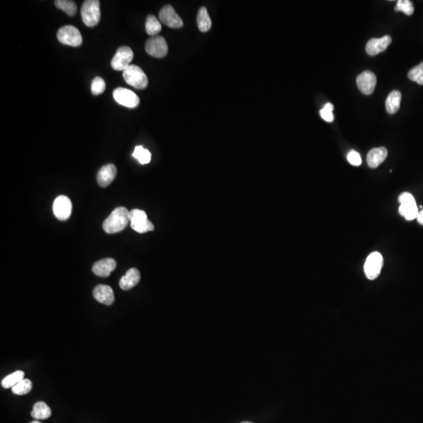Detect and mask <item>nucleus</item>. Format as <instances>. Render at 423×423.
<instances>
[{
  "label": "nucleus",
  "instance_id": "20",
  "mask_svg": "<svg viewBox=\"0 0 423 423\" xmlns=\"http://www.w3.org/2000/svg\"><path fill=\"white\" fill-rule=\"evenodd\" d=\"M402 102V93L398 91H393L389 94L386 101V107L387 113L390 115L397 113Z\"/></svg>",
  "mask_w": 423,
  "mask_h": 423
},
{
  "label": "nucleus",
  "instance_id": "11",
  "mask_svg": "<svg viewBox=\"0 0 423 423\" xmlns=\"http://www.w3.org/2000/svg\"><path fill=\"white\" fill-rule=\"evenodd\" d=\"M161 22L171 29H181L184 26L181 17L170 5L165 6L159 12Z\"/></svg>",
  "mask_w": 423,
  "mask_h": 423
},
{
  "label": "nucleus",
  "instance_id": "10",
  "mask_svg": "<svg viewBox=\"0 0 423 423\" xmlns=\"http://www.w3.org/2000/svg\"><path fill=\"white\" fill-rule=\"evenodd\" d=\"M113 97L118 104L129 108H135L140 104L138 96L130 90L119 87L113 92Z\"/></svg>",
  "mask_w": 423,
  "mask_h": 423
},
{
  "label": "nucleus",
  "instance_id": "8",
  "mask_svg": "<svg viewBox=\"0 0 423 423\" xmlns=\"http://www.w3.org/2000/svg\"><path fill=\"white\" fill-rule=\"evenodd\" d=\"M132 59L133 52L132 50L129 47H121L116 51L110 64L114 70L124 72L130 65Z\"/></svg>",
  "mask_w": 423,
  "mask_h": 423
},
{
  "label": "nucleus",
  "instance_id": "1",
  "mask_svg": "<svg viewBox=\"0 0 423 423\" xmlns=\"http://www.w3.org/2000/svg\"><path fill=\"white\" fill-rule=\"evenodd\" d=\"M129 222V211L125 207H118L104 220L103 228L107 234H116L126 229Z\"/></svg>",
  "mask_w": 423,
  "mask_h": 423
},
{
  "label": "nucleus",
  "instance_id": "9",
  "mask_svg": "<svg viewBox=\"0 0 423 423\" xmlns=\"http://www.w3.org/2000/svg\"><path fill=\"white\" fill-rule=\"evenodd\" d=\"M383 266V257L378 252L371 253L365 263V273L367 278L375 280L378 278Z\"/></svg>",
  "mask_w": 423,
  "mask_h": 423
},
{
  "label": "nucleus",
  "instance_id": "5",
  "mask_svg": "<svg viewBox=\"0 0 423 423\" xmlns=\"http://www.w3.org/2000/svg\"><path fill=\"white\" fill-rule=\"evenodd\" d=\"M400 208L399 213L407 220H413L416 219L418 214V209L415 197L410 193L405 192L399 197Z\"/></svg>",
  "mask_w": 423,
  "mask_h": 423
},
{
  "label": "nucleus",
  "instance_id": "26",
  "mask_svg": "<svg viewBox=\"0 0 423 423\" xmlns=\"http://www.w3.org/2000/svg\"><path fill=\"white\" fill-rule=\"evenodd\" d=\"M132 156L136 159H138L139 163L142 165L147 164L151 162V152L147 149H144L142 146H138L135 147Z\"/></svg>",
  "mask_w": 423,
  "mask_h": 423
},
{
  "label": "nucleus",
  "instance_id": "4",
  "mask_svg": "<svg viewBox=\"0 0 423 423\" xmlns=\"http://www.w3.org/2000/svg\"><path fill=\"white\" fill-rule=\"evenodd\" d=\"M129 221L132 230L140 234L153 231L154 226L147 218V213L141 209L129 211Z\"/></svg>",
  "mask_w": 423,
  "mask_h": 423
},
{
  "label": "nucleus",
  "instance_id": "6",
  "mask_svg": "<svg viewBox=\"0 0 423 423\" xmlns=\"http://www.w3.org/2000/svg\"><path fill=\"white\" fill-rule=\"evenodd\" d=\"M57 39L61 43L77 47L82 45V37L79 29L72 26L60 28L57 34Z\"/></svg>",
  "mask_w": 423,
  "mask_h": 423
},
{
  "label": "nucleus",
  "instance_id": "33",
  "mask_svg": "<svg viewBox=\"0 0 423 423\" xmlns=\"http://www.w3.org/2000/svg\"><path fill=\"white\" fill-rule=\"evenodd\" d=\"M416 219H418L420 225H423V210L418 212V216H417Z\"/></svg>",
  "mask_w": 423,
  "mask_h": 423
},
{
  "label": "nucleus",
  "instance_id": "32",
  "mask_svg": "<svg viewBox=\"0 0 423 423\" xmlns=\"http://www.w3.org/2000/svg\"><path fill=\"white\" fill-rule=\"evenodd\" d=\"M347 160L353 166H358L362 164V160L359 153L356 151H350L347 154Z\"/></svg>",
  "mask_w": 423,
  "mask_h": 423
},
{
  "label": "nucleus",
  "instance_id": "34",
  "mask_svg": "<svg viewBox=\"0 0 423 423\" xmlns=\"http://www.w3.org/2000/svg\"><path fill=\"white\" fill-rule=\"evenodd\" d=\"M30 423H42V422H40V421H32V422H30Z\"/></svg>",
  "mask_w": 423,
  "mask_h": 423
},
{
  "label": "nucleus",
  "instance_id": "2",
  "mask_svg": "<svg viewBox=\"0 0 423 423\" xmlns=\"http://www.w3.org/2000/svg\"><path fill=\"white\" fill-rule=\"evenodd\" d=\"M82 21L88 27L97 26L101 19V9L98 0H86L81 8Z\"/></svg>",
  "mask_w": 423,
  "mask_h": 423
},
{
  "label": "nucleus",
  "instance_id": "17",
  "mask_svg": "<svg viewBox=\"0 0 423 423\" xmlns=\"http://www.w3.org/2000/svg\"><path fill=\"white\" fill-rule=\"evenodd\" d=\"M117 175V169L113 164H107L103 166L97 173V183L101 188H106L114 181Z\"/></svg>",
  "mask_w": 423,
  "mask_h": 423
},
{
  "label": "nucleus",
  "instance_id": "29",
  "mask_svg": "<svg viewBox=\"0 0 423 423\" xmlns=\"http://www.w3.org/2000/svg\"><path fill=\"white\" fill-rule=\"evenodd\" d=\"M394 10L396 11L403 12L404 14L408 16L412 15L414 14V6L412 1L409 0H399L397 1Z\"/></svg>",
  "mask_w": 423,
  "mask_h": 423
},
{
  "label": "nucleus",
  "instance_id": "27",
  "mask_svg": "<svg viewBox=\"0 0 423 423\" xmlns=\"http://www.w3.org/2000/svg\"><path fill=\"white\" fill-rule=\"evenodd\" d=\"M32 388V383L31 380L24 379L12 388V392L16 395H26L31 391Z\"/></svg>",
  "mask_w": 423,
  "mask_h": 423
},
{
  "label": "nucleus",
  "instance_id": "23",
  "mask_svg": "<svg viewBox=\"0 0 423 423\" xmlns=\"http://www.w3.org/2000/svg\"><path fill=\"white\" fill-rule=\"evenodd\" d=\"M146 32L151 36H156V35L162 31V25L154 15H148L146 19Z\"/></svg>",
  "mask_w": 423,
  "mask_h": 423
},
{
  "label": "nucleus",
  "instance_id": "25",
  "mask_svg": "<svg viewBox=\"0 0 423 423\" xmlns=\"http://www.w3.org/2000/svg\"><path fill=\"white\" fill-rule=\"evenodd\" d=\"M56 7L65 12L69 16H74L77 11V5L75 1L71 0H56L54 2Z\"/></svg>",
  "mask_w": 423,
  "mask_h": 423
},
{
  "label": "nucleus",
  "instance_id": "19",
  "mask_svg": "<svg viewBox=\"0 0 423 423\" xmlns=\"http://www.w3.org/2000/svg\"><path fill=\"white\" fill-rule=\"evenodd\" d=\"M141 280V273L137 268H131L126 272V275L121 278L119 286L122 290L127 291L135 287Z\"/></svg>",
  "mask_w": 423,
  "mask_h": 423
},
{
  "label": "nucleus",
  "instance_id": "16",
  "mask_svg": "<svg viewBox=\"0 0 423 423\" xmlns=\"http://www.w3.org/2000/svg\"><path fill=\"white\" fill-rule=\"evenodd\" d=\"M93 295L97 301L107 306H110L115 302L114 292L108 285H97L94 288Z\"/></svg>",
  "mask_w": 423,
  "mask_h": 423
},
{
  "label": "nucleus",
  "instance_id": "18",
  "mask_svg": "<svg viewBox=\"0 0 423 423\" xmlns=\"http://www.w3.org/2000/svg\"><path fill=\"white\" fill-rule=\"evenodd\" d=\"M388 151L384 147L371 149L367 155V163L369 167L375 169L387 159Z\"/></svg>",
  "mask_w": 423,
  "mask_h": 423
},
{
  "label": "nucleus",
  "instance_id": "15",
  "mask_svg": "<svg viewBox=\"0 0 423 423\" xmlns=\"http://www.w3.org/2000/svg\"><path fill=\"white\" fill-rule=\"evenodd\" d=\"M116 266H117V263L115 259L112 258H106V259L97 261V263H94L93 266V272L97 276L107 278L110 275V273L116 269Z\"/></svg>",
  "mask_w": 423,
  "mask_h": 423
},
{
  "label": "nucleus",
  "instance_id": "14",
  "mask_svg": "<svg viewBox=\"0 0 423 423\" xmlns=\"http://www.w3.org/2000/svg\"><path fill=\"white\" fill-rule=\"evenodd\" d=\"M392 42L390 35H385L380 39H371L366 45V51L371 56L377 55L380 53L384 52Z\"/></svg>",
  "mask_w": 423,
  "mask_h": 423
},
{
  "label": "nucleus",
  "instance_id": "13",
  "mask_svg": "<svg viewBox=\"0 0 423 423\" xmlns=\"http://www.w3.org/2000/svg\"><path fill=\"white\" fill-rule=\"evenodd\" d=\"M377 79L375 74L369 71H365L360 74L357 79V85L362 94L370 95L375 91Z\"/></svg>",
  "mask_w": 423,
  "mask_h": 423
},
{
  "label": "nucleus",
  "instance_id": "7",
  "mask_svg": "<svg viewBox=\"0 0 423 423\" xmlns=\"http://www.w3.org/2000/svg\"><path fill=\"white\" fill-rule=\"evenodd\" d=\"M145 50L149 55L156 58H163L168 54L167 42L163 37L152 36L146 42Z\"/></svg>",
  "mask_w": 423,
  "mask_h": 423
},
{
  "label": "nucleus",
  "instance_id": "28",
  "mask_svg": "<svg viewBox=\"0 0 423 423\" xmlns=\"http://www.w3.org/2000/svg\"><path fill=\"white\" fill-rule=\"evenodd\" d=\"M408 78L418 85H423V62L409 71Z\"/></svg>",
  "mask_w": 423,
  "mask_h": 423
},
{
  "label": "nucleus",
  "instance_id": "24",
  "mask_svg": "<svg viewBox=\"0 0 423 423\" xmlns=\"http://www.w3.org/2000/svg\"><path fill=\"white\" fill-rule=\"evenodd\" d=\"M25 373L22 371H17L7 375L1 382L2 387L5 389L13 388V387L24 380Z\"/></svg>",
  "mask_w": 423,
  "mask_h": 423
},
{
  "label": "nucleus",
  "instance_id": "31",
  "mask_svg": "<svg viewBox=\"0 0 423 423\" xmlns=\"http://www.w3.org/2000/svg\"><path fill=\"white\" fill-rule=\"evenodd\" d=\"M333 109H334V106L332 105V104H331V103L325 104L324 107L320 110L321 118L326 122H333V120H334V116H333L332 113Z\"/></svg>",
  "mask_w": 423,
  "mask_h": 423
},
{
  "label": "nucleus",
  "instance_id": "22",
  "mask_svg": "<svg viewBox=\"0 0 423 423\" xmlns=\"http://www.w3.org/2000/svg\"><path fill=\"white\" fill-rule=\"evenodd\" d=\"M197 28L202 32H206L210 30L212 21L206 7H201L199 9L197 16Z\"/></svg>",
  "mask_w": 423,
  "mask_h": 423
},
{
  "label": "nucleus",
  "instance_id": "12",
  "mask_svg": "<svg viewBox=\"0 0 423 423\" xmlns=\"http://www.w3.org/2000/svg\"><path fill=\"white\" fill-rule=\"evenodd\" d=\"M72 204L67 196L60 195L54 200L53 211L60 220H67L72 214Z\"/></svg>",
  "mask_w": 423,
  "mask_h": 423
},
{
  "label": "nucleus",
  "instance_id": "35",
  "mask_svg": "<svg viewBox=\"0 0 423 423\" xmlns=\"http://www.w3.org/2000/svg\"><path fill=\"white\" fill-rule=\"evenodd\" d=\"M242 423H252V422H249V421H244V422H242Z\"/></svg>",
  "mask_w": 423,
  "mask_h": 423
},
{
  "label": "nucleus",
  "instance_id": "3",
  "mask_svg": "<svg viewBox=\"0 0 423 423\" xmlns=\"http://www.w3.org/2000/svg\"><path fill=\"white\" fill-rule=\"evenodd\" d=\"M124 80L136 89L142 90L148 85V79L142 69L138 66L129 65L123 72Z\"/></svg>",
  "mask_w": 423,
  "mask_h": 423
},
{
  "label": "nucleus",
  "instance_id": "30",
  "mask_svg": "<svg viewBox=\"0 0 423 423\" xmlns=\"http://www.w3.org/2000/svg\"><path fill=\"white\" fill-rule=\"evenodd\" d=\"M106 85L104 79L101 77H96L91 83V92L94 95H99L104 92Z\"/></svg>",
  "mask_w": 423,
  "mask_h": 423
},
{
  "label": "nucleus",
  "instance_id": "21",
  "mask_svg": "<svg viewBox=\"0 0 423 423\" xmlns=\"http://www.w3.org/2000/svg\"><path fill=\"white\" fill-rule=\"evenodd\" d=\"M51 409L45 402H39L35 404L32 412V416L35 419H47L51 416Z\"/></svg>",
  "mask_w": 423,
  "mask_h": 423
}]
</instances>
